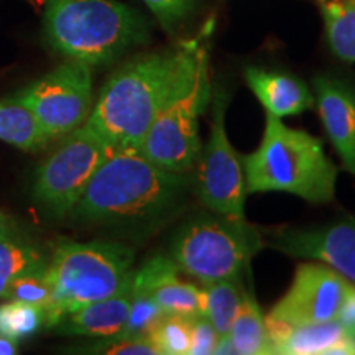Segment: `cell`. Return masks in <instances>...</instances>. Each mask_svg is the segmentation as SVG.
Wrapping results in <instances>:
<instances>
[{"mask_svg":"<svg viewBox=\"0 0 355 355\" xmlns=\"http://www.w3.org/2000/svg\"><path fill=\"white\" fill-rule=\"evenodd\" d=\"M248 87L263 105L266 114L283 119L298 115L314 104V97L301 79L285 73L260 68L245 71Z\"/></svg>","mask_w":355,"mask_h":355,"instance_id":"16","label":"cell"},{"mask_svg":"<svg viewBox=\"0 0 355 355\" xmlns=\"http://www.w3.org/2000/svg\"><path fill=\"white\" fill-rule=\"evenodd\" d=\"M48 257L37 245L26 243L24 239L8 241L0 239V298L15 278L30 273H44Z\"/></svg>","mask_w":355,"mask_h":355,"instance_id":"22","label":"cell"},{"mask_svg":"<svg viewBox=\"0 0 355 355\" xmlns=\"http://www.w3.org/2000/svg\"><path fill=\"white\" fill-rule=\"evenodd\" d=\"M135 252L115 242H60L48 260L51 303L44 326L53 329L69 313L132 288Z\"/></svg>","mask_w":355,"mask_h":355,"instance_id":"5","label":"cell"},{"mask_svg":"<svg viewBox=\"0 0 355 355\" xmlns=\"http://www.w3.org/2000/svg\"><path fill=\"white\" fill-rule=\"evenodd\" d=\"M46 314L40 306L19 300H8L0 306V336L17 340L32 337L44 326Z\"/></svg>","mask_w":355,"mask_h":355,"instance_id":"23","label":"cell"},{"mask_svg":"<svg viewBox=\"0 0 355 355\" xmlns=\"http://www.w3.org/2000/svg\"><path fill=\"white\" fill-rule=\"evenodd\" d=\"M175 260L155 255L133 273L132 290L144 291L168 314L194 318L202 314V288L184 282Z\"/></svg>","mask_w":355,"mask_h":355,"instance_id":"13","label":"cell"},{"mask_svg":"<svg viewBox=\"0 0 355 355\" xmlns=\"http://www.w3.org/2000/svg\"><path fill=\"white\" fill-rule=\"evenodd\" d=\"M163 314H165V311L159 308L152 296L144 291L132 290V303L125 329L119 337L150 336V332L157 326Z\"/></svg>","mask_w":355,"mask_h":355,"instance_id":"25","label":"cell"},{"mask_svg":"<svg viewBox=\"0 0 355 355\" xmlns=\"http://www.w3.org/2000/svg\"><path fill=\"white\" fill-rule=\"evenodd\" d=\"M189 40L171 51L122 64L105 81L86 123L114 150H140L146 132L206 43Z\"/></svg>","mask_w":355,"mask_h":355,"instance_id":"1","label":"cell"},{"mask_svg":"<svg viewBox=\"0 0 355 355\" xmlns=\"http://www.w3.org/2000/svg\"><path fill=\"white\" fill-rule=\"evenodd\" d=\"M352 286L343 273L329 265L321 261L303 263L270 318L290 326L334 321Z\"/></svg>","mask_w":355,"mask_h":355,"instance_id":"11","label":"cell"},{"mask_svg":"<svg viewBox=\"0 0 355 355\" xmlns=\"http://www.w3.org/2000/svg\"><path fill=\"white\" fill-rule=\"evenodd\" d=\"M266 319V327L270 332L273 354L285 355H327L334 345L349 339V331L337 319L318 324H303V326H290V324Z\"/></svg>","mask_w":355,"mask_h":355,"instance_id":"17","label":"cell"},{"mask_svg":"<svg viewBox=\"0 0 355 355\" xmlns=\"http://www.w3.org/2000/svg\"><path fill=\"white\" fill-rule=\"evenodd\" d=\"M261 247L260 234L245 219L220 216L184 224L173 237L170 257L181 272L207 285L241 277Z\"/></svg>","mask_w":355,"mask_h":355,"instance_id":"7","label":"cell"},{"mask_svg":"<svg viewBox=\"0 0 355 355\" xmlns=\"http://www.w3.org/2000/svg\"><path fill=\"white\" fill-rule=\"evenodd\" d=\"M319 115L344 166L355 175V94L337 79H314Z\"/></svg>","mask_w":355,"mask_h":355,"instance_id":"14","label":"cell"},{"mask_svg":"<svg viewBox=\"0 0 355 355\" xmlns=\"http://www.w3.org/2000/svg\"><path fill=\"white\" fill-rule=\"evenodd\" d=\"M3 300H19L40 306L46 314L48 306L51 303V286L46 278V273H30L15 278L7 286Z\"/></svg>","mask_w":355,"mask_h":355,"instance_id":"26","label":"cell"},{"mask_svg":"<svg viewBox=\"0 0 355 355\" xmlns=\"http://www.w3.org/2000/svg\"><path fill=\"white\" fill-rule=\"evenodd\" d=\"M99 133L83 123L40 165L33 180V198L53 217L69 216L92 175L112 152Z\"/></svg>","mask_w":355,"mask_h":355,"instance_id":"8","label":"cell"},{"mask_svg":"<svg viewBox=\"0 0 355 355\" xmlns=\"http://www.w3.org/2000/svg\"><path fill=\"white\" fill-rule=\"evenodd\" d=\"M91 354H107V355H159L157 345L152 337H112L104 339L102 343L92 345Z\"/></svg>","mask_w":355,"mask_h":355,"instance_id":"27","label":"cell"},{"mask_svg":"<svg viewBox=\"0 0 355 355\" xmlns=\"http://www.w3.org/2000/svg\"><path fill=\"white\" fill-rule=\"evenodd\" d=\"M291 257L319 260L355 283V220L308 230H282L268 243Z\"/></svg>","mask_w":355,"mask_h":355,"instance_id":"12","label":"cell"},{"mask_svg":"<svg viewBox=\"0 0 355 355\" xmlns=\"http://www.w3.org/2000/svg\"><path fill=\"white\" fill-rule=\"evenodd\" d=\"M19 352L17 340L8 339L6 336H0V355H13Z\"/></svg>","mask_w":355,"mask_h":355,"instance_id":"32","label":"cell"},{"mask_svg":"<svg viewBox=\"0 0 355 355\" xmlns=\"http://www.w3.org/2000/svg\"><path fill=\"white\" fill-rule=\"evenodd\" d=\"M235 354L242 355H265L273 354L266 319L261 313L254 296L247 293L237 316L234 319L229 332Z\"/></svg>","mask_w":355,"mask_h":355,"instance_id":"18","label":"cell"},{"mask_svg":"<svg viewBox=\"0 0 355 355\" xmlns=\"http://www.w3.org/2000/svg\"><path fill=\"white\" fill-rule=\"evenodd\" d=\"M219 332L212 326L209 319L204 314L191 319V344L189 355H211L214 354L216 345L219 343Z\"/></svg>","mask_w":355,"mask_h":355,"instance_id":"28","label":"cell"},{"mask_svg":"<svg viewBox=\"0 0 355 355\" xmlns=\"http://www.w3.org/2000/svg\"><path fill=\"white\" fill-rule=\"evenodd\" d=\"M227 96L217 92L212 104L209 140L196 159L194 188L202 204L219 216L245 219V173L225 133Z\"/></svg>","mask_w":355,"mask_h":355,"instance_id":"10","label":"cell"},{"mask_svg":"<svg viewBox=\"0 0 355 355\" xmlns=\"http://www.w3.org/2000/svg\"><path fill=\"white\" fill-rule=\"evenodd\" d=\"M0 239H8V241L24 239V230H21L19 220L2 209H0Z\"/></svg>","mask_w":355,"mask_h":355,"instance_id":"30","label":"cell"},{"mask_svg":"<svg viewBox=\"0 0 355 355\" xmlns=\"http://www.w3.org/2000/svg\"><path fill=\"white\" fill-rule=\"evenodd\" d=\"M132 303V288L110 298L94 301L64 316L53 329L61 334L89 336L101 339L119 337L125 329Z\"/></svg>","mask_w":355,"mask_h":355,"instance_id":"15","label":"cell"},{"mask_svg":"<svg viewBox=\"0 0 355 355\" xmlns=\"http://www.w3.org/2000/svg\"><path fill=\"white\" fill-rule=\"evenodd\" d=\"M337 321L343 324L347 331L355 327V286H352V290H350L347 298L344 301L343 308L337 314Z\"/></svg>","mask_w":355,"mask_h":355,"instance_id":"31","label":"cell"},{"mask_svg":"<svg viewBox=\"0 0 355 355\" xmlns=\"http://www.w3.org/2000/svg\"><path fill=\"white\" fill-rule=\"evenodd\" d=\"M0 140L24 152H38L50 141L35 115L13 99L0 101Z\"/></svg>","mask_w":355,"mask_h":355,"instance_id":"19","label":"cell"},{"mask_svg":"<svg viewBox=\"0 0 355 355\" xmlns=\"http://www.w3.org/2000/svg\"><path fill=\"white\" fill-rule=\"evenodd\" d=\"M191 319L181 314L165 313L150 332L162 355H186L191 344Z\"/></svg>","mask_w":355,"mask_h":355,"instance_id":"24","label":"cell"},{"mask_svg":"<svg viewBox=\"0 0 355 355\" xmlns=\"http://www.w3.org/2000/svg\"><path fill=\"white\" fill-rule=\"evenodd\" d=\"M189 181L163 170L140 150H112L69 216L104 224H139L175 212Z\"/></svg>","mask_w":355,"mask_h":355,"instance_id":"2","label":"cell"},{"mask_svg":"<svg viewBox=\"0 0 355 355\" xmlns=\"http://www.w3.org/2000/svg\"><path fill=\"white\" fill-rule=\"evenodd\" d=\"M247 193L283 191L309 202L334 198L337 168L316 137L266 114L259 148L243 158Z\"/></svg>","mask_w":355,"mask_h":355,"instance_id":"4","label":"cell"},{"mask_svg":"<svg viewBox=\"0 0 355 355\" xmlns=\"http://www.w3.org/2000/svg\"><path fill=\"white\" fill-rule=\"evenodd\" d=\"M211 97L207 42L146 132L140 152L163 170H193L201 152L199 115Z\"/></svg>","mask_w":355,"mask_h":355,"instance_id":"6","label":"cell"},{"mask_svg":"<svg viewBox=\"0 0 355 355\" xmlns=\"http://www.w3.org/2000/svg\"><path fill=\"white\" fill-rule=\"evenodd\" d=\"M349 337H350V343H352L355 347V327H352V329L349 331Z\"/></svg>","mask_w":355,"mask_h":355,"instance_id":"33","label":"cell"},{"mask_svg":"<svg viewBox=\"0 0 355 355\" xmlns=\"http://www.w3.org/2000/svg\"><path fill=\"white\" fill-rule=\"evenodd\" d=\"M247 291L239 285V278L207 283L202 288V314L209 319L219 336H229Z\"/></svg>","mask_w":355,"mask_h":355,"instance_id":"20","label":"cell"},{"mask_svg":"<svg viewBox=\"0 0 355 355\" xmlns=\"http://www.w3.org/2000/svg\"><path fill=\"white\" fill-rule=\"evenodd\" d=\"M331 50L355 63V0H319Z\"/></svg>","mask_w":355,"mask_h":355,"instance_id":"21","label":"cell"},{"mask_svg":"<svg viewBox=\"0 0 355 355\" xmlns=\"http://www.w3.org/2000/svg\"><path fill=\"white\" fill-rule=\"evenodd\" d=\"M44 37L73 61L107 64L148 40V24L135 8L115 0H43Z\"/></svg>","mask_w":355,"mask_h":355,"instance_id":"3","label":"cell"},{"mask_svg":"<svg viewBox=\"0 0 355 355\" xmlns=\"http://www.w3.org/2000/svg\"><path fill=\"white\" fill-rule=\"evenodd\" d=\"M35 115L48 139L86 123L92 109L91 66L68 60L12 97Z\"/></svg>","mask_w":355,"mask_h":355,"instance_id":"9","label":"cell"},{"mask_svg":"<svg viewBox=\"0 0 355 355\" xmlns=\"http://www.w3.org/2000/svg\"><path fill=\"white\" fill-rule=\"evenodd\" d=\"M144 2L166 28L186 19L196 6V0H144Z\"/></svg>","mask_w":355,"mask_h":355,"instance_id":"29","label":"cell"}]
</instances>
